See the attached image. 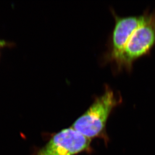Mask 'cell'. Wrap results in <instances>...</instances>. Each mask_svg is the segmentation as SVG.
Segmentation results:
<instances>
[{"mask_svg": "<svg viewBox=\"0 0 155 155\" xmlns=\"http://www.w3.org/2000/svg\"><path fill=\"white\" fill-rule=\"evenodd\" d=\"M121 102V97H118L109 86L105 85L102 94L95 97L90 107L71 127L90 140L104 136L109 116Z\"/></svg>", "mask_w": 155, "mask_h": 155, "instance_id": "6da1fadb", "label": "cell"}, {"mask_svg": "<svg viewBox=\"0 0 155 155\" xmlns=\"http://www.w3.org/2000/svg\"><path fill=\"white\" fill-rule=\"evenodd\" d=\"M155 47V10L149 11L145 21L132 33L120 56L114 64L116 70L132 71L133 63L150 55Z\"/></svg>", "mask_w": 155, "mask_h": 155, "instance_id": "7a4b0ae2", "label": "cell"}, {"mask_svg": "<svg viewBox=\"0 0 155 155\" xmlns=\"http://www.w3.org/2000/svg\"><path fill=\"white\" fill-rule=\"evenodd\" d=\"M115 24L109 41L108 51L104 56L105 62L115 64L120 56L126 43L133 31L146 19L149 10L139 16L120 17L111 9Z\"/></svg>", "mask_w": 155, "mask_h": 155, "instance_id": "3957f363", "label": "cell"}, {"mask_svg": "<svg viewBox=\"0 0 155 155\" xmlns=\"http://www.w3.org/2000/svg\"><path fill=\"white\" fill-rule=\"evenodd\" d=\"M91 140L72 127L56 134L37 155H76L90 149Z\"/></svg>", "mask_w": 155, "mask_h": 155, "instance_id": "277c9868", "label": "cell"}, {"mask_svg": "<svg viewBox=\"0 0 155 155\" xmlns=\"http://www.w3.org/2000/svg\"><path fill=\"white\" fill-rule=\"evenodd\" d=\"M14 45L15 44L13 42L0 39V59L1 57V51L2 49L5 48H12Z\"/></svg>", "mask_w": 155, "mask_h": 155, "instance_id": "5b68a950", "label": "cell"}]
</instances>
